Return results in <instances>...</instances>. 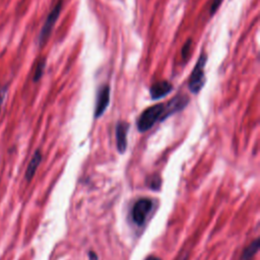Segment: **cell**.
<instances>
[{
  "instance_id": "5",
  "label": "cell",
  "mask_w": 260,
  "mask_h": 260,
  "mask_svg": "<svg viewBox=\"0 0 260 260\" xmlns=\"http://www.w3.org/2000/svg\"><path fill=\"white\" fill-rule=\"evenodd\" d=\"M188 103H189V98L186 94H178L174 96L170 102L165 104V110H164L161 121L168 118L170 115L183 110L188 105Z\"/></svg>"
},
{
  "instance_id": "4",
  "label": "cell",
  "mask_w": 260,
  "mask_h": 260,
  "mask_svg": "<svg viewBox=\"0 0 260 260\" xmlns=\"http://www.w3.org/2000/svg\"><path fill=\"white\" fill-rule=\"evenodd\" d=\"M152 208V201L148 198H141L135 202L132 208V219L137 225H142Z\"/></svg>"
},
{
  "instance_id": "17",
  "label": "cell",
  "mask_w": 260,
  "mask_h": 260,
  "mask_svg": "<svg viewBox=\"0 0 260 260\" xmlns=\"http://www.w3.org/2000/svg\"><path fill=\"white\" fill-rule=\"evenodd\" d=\"M145 260H161V259L158 258V257H155V256H149Z\"/></svg>"
},
{
  "instance_id": "11",
  "label": "cell",
  "mask_w": 260,
  "mask_h": 260,
  "mask_svg": "<svg viewBox=\"0 0 260 260\" xmlns=\"http://www.w3.org/2000/svg\"><path fill=\"white\" fill-rule=\"evenodd\" d=\"M145 184L152 190L154 191H157L160 189V186H161V180H160V177L158 175H151L149 177L146 178L145 180Z\"/></svg>"
},
{
  "instance_id": "13",
  "label": "cell",
  "mask_w": 260,
  "mask_h": 260,
  "mask_svg": "<svg viewBox=\"0 0 260 260\" xmlns=\"http://www.w3.org/2000/svg\"><path fill=\"white\" fill-rule=\"evenodd\" d=\"M191 45H192V41L189 39L183 46L182 48V57L184 60L188 59L189 55H190V51H191Z\"/></svg>"
},
{
  "instance_id": "12",
  "label": "cell",
  "mask_w": 260,
  "mask_h": 260,
  "mask_svg": "<svg viewBox=\"0 0 260 260\" xmlns=\"http://www.w3.org/2000/svg\"><path fill=\"white\" fill-rule=\"evenodd\" d=\"M45 68H46V59L43 58L37 64V67H36V70H35V73H34V78H32L35 82H37L41 79V77L44 74Z\"/></svg>"
},
{
  "instance_id": "8",
  "label": "cell",
  "mask_w": 260,
  "mask_h": 260,
  "mask_svg": "<svg viewBox=\"0 0 260 260\" xmlns=\"http://www.w3.org/2000/svg\"><path fill=\"white\" fill-rule=\"evenodd\" d=\"M173 89V85L167 81L161 80L153 83L149 88V93L152 100H158L169 94Z\"/></svg>"
},
{
  "instance_id": "2",
  "label": "cell",
  "mask_w": 260,
  "mask_h": 260,
  "mask_svg": "<svg viewBox=\"0 0 260 260\" xmlns=\"http://www.w3.org/2000/svg\"><path fill=\"white\" fill-rule=\"evenodd\" d=\"M165 110V104H157L145 109L137 120V129L139 132L149 130L156 121H161Z\"/></svg>"
},
{
  "instance_id": "14",
  "label": "cell",
  "mask_w": 260,
  "mask_h": 260,
  "mask_svg": "<svg viewBox=\"0 0 260 260\" xmlns=\"http://www.w3.org/2000/svg\"><path fill=\"white\" fill-rule=\"evenodd\" d=\"M222 1L223 0H211V4L209 6V14L210 15H213L217 11V9L221 5Z\"/></svg>"
},
{
  "instance_id": "1",
  "label": "cell",
  "mask_w": 260,
  "mask_h": 260,
  "mask_svg": "<svg viewBox=\"0 0 260 260\" xmlns=\"http://www.w3.org/2000/svg\"><path fill=\"white\" fill-rule=\"evenodd\" d=\"M206 62H207V54L205 51H202L199 55L196 65L194 66L191 72V75L188 81V87L192 93H198L205 83L204 69H205Z\"/></svg>"
},
{
  "instance_id": "7",
  "label": "cell",
  "mask_w": 260,
  "mask_h": 260,
  "mask_svg": "<svg viewBox=\"0 0 260 260\" xmlns=\"http://www.w3.org/2000/svg\"><path fill=\"white\" fill-rule=\"evenodd\" d=\"M129 130V124L124 121H120L116 125V141L117 148L120 153H124L127 147V133Z\"/></svg>"
},
{
  "instance_id": "9",
  "label": "cell",
  "mask_w": 260,
  "mask_h": 260,
  "mask_svg": "<svg viewBox=\"0 0 260 260\" xmlns=\"http://www.w3.org/2000/svg\"><path fill=\"white\" fill-rule=\"evenodd\" d=\"M41 160H42V153L38 149V150L35 151L32 157L30 158V160L27 165V168H26V171H25V180L26 181L29 182L34 178V176L36 174V171H37Z\"/></svg>"
},
{
  "instance_id": "15",
  "label": "cell",
  "mask_w": 260,
  "mask_h": 260,
  "mask_svg": "<svg viewBox=\"0 0 260 260\" xmlns=\"http://www.w3.org/2000/svg\"><path fill=\"white\" fill-rule=\"evenodd\" d=\"M7 91H8V86H7V85L3 86V87L0 89V113H1V110H2V107H3V104H4L5 100H6Z\"/></svg>"
},
{
  "instance_id": "3",
  "label": "cell",
  "mask_w": 260,
  "mask_h": 260,
  "mask_svg": "<svg viewBox=\"0 0 260 260\" xmlns=\"http://www.w3.org/2000/svg\"><path fill=\"white\" fill-rule=\"evenodd\" d=\"M62 4H63V1L60 0L55 6L54 8L50 11V13L48 14L45 22H44V25L40 31V35H39V38H38V42H39V46L42 47L46 44L47 40L49 39L51 32H52V29L57 21V19L59 18V15H60V12H61V9H62Z\"/></svg>"
},
{
  "instance_id": "6",
  "label": "cell",
  "mask_w": 260,
  "mask_h": 260,
  "mask_svg": "<svg viewBox=\"0 0 260 260\" xmlns=\"http://www.w3.org/2000/svg\"><path fill=\"white\" fill-rule=\"evenodd\" d=\"M110 103V86L104 84L99 88L96 95V104L94 109V118H100L108 108Z\"/></svg>"
},
{
  "instance_id": "10",
  "label": "cell",
  "mask_w": 260,
  "mask_h": 260,
  "mask_svg": "<svg viewBox=\"0 0 260 260\" xmlns=\"http://www.w3.org/2000/svg\"><path fill=\"white\" fill-rule=\"evenodd\" d=\"M258 250H259V239L257 238L243 250L240 260H252L255 254L258 252Z\"/></svg>"
},
{
  "instance_id": "16",
  "label": "cell",
  "mask_w": 260,
  "mask_h": 260,
  "mask_svg": "<svg viewBox=\"0 0 260 260\" xmlns=\"http://www.w3.org/2000/svg\"><path fill=\"white\" fill-rule=\"evenodd\" d=\"M88 258H89L90 260H98V256H96L95 253L92 252V251H89V252H88Z\"/></svg>"
}]
</instances>
